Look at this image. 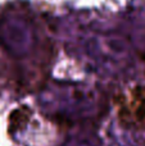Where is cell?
I'll use <instances>...</instances> for the list:
<instances>
[{
    "mask_svg": "<svg viewBox=\"0 0 145 146\" xmlns=\"http://www.w3.org/2000/svg\"><path fill=\"white\" fill-rule=\"evenodd\" d=\"M125 108L128 109V117L136 124L145 127V87L131 94V98Z\"/></svg>",
    "mask_w": 145,
    "mask_h": 146,
    "instance_id": "cell-1",
    "label": "cell"
}]
</instances>
